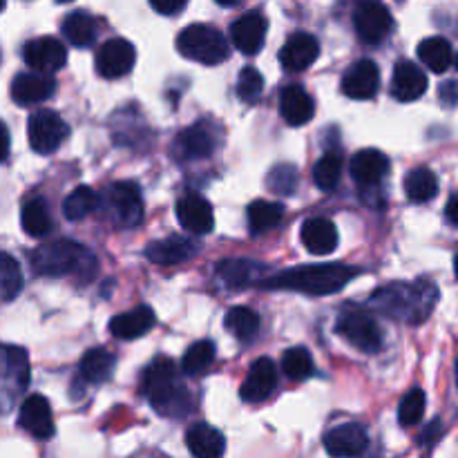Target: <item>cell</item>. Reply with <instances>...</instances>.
Instances as JSON below:
<instances>
[{
  "mask_svg": "<svg viewBox=\"0 0 458 458\" xmlns=\"http://www.w3.org/2000/svg\"><path fill=\"white\" fill-rule=\"evenodd\" d=\"M31 268L36 276L63 277L81 276L83 280L97 273V259L85 246L72 240H56L52 244H43L31 253Z\"/></svg>",
  "mask_w": 458,
  "mask_h": 458,
  "instance_id": "cell-4",
  "label": "cell"
},
{
  "mask_svg": "<svg viewBox=\"0 0 458 458\" xmlns=\"http://www.w3.org/2000/svg\"><path fill=\"white\" fill-rule=\"evenodd\" d=\"M369 445L367 429L358 423H347L334 428L325 437V447L334 458H356Z\"/></svg>",
  "mask_w": 458,
  "mask_h": 458,
  "instance_id": "cell-17",
  "label": "cell"
},
{
  "mask_svg": "<svg viewBox=\"0 0 458 458\" xmlns=\"http://www.w3.org/2000/svg\"><path fill=\"white\" fill-rule=\"evenodd\" d=\"M9 155V130L7 125L0 123V161L7 159Z\"/></svg>",
  "mask_w": 458,
  "mask_h": 458,
  "instance_id": "cell-47",
  "label": "cell"
},
{
  "mask_svg": "<svg viewBox=\"0 0 458 458\" xmlns=\"http://www.w3.org/2000/svg\"><path fill=\"white\" fill-rule=\"evenodd\" d=\"M215 273L228 289H246V286L264 282V267L253 259H222L215 267Z\"/></svg>",
  "mask_w": 458,
  "mask_h": 458,
  "instance_id": "cell-23",
  "label": "cell"
},
{
  "mask_svg": "<svg viewBox=\"0 0 458 458\" xmlns=\"http://www.w3.org/2000/svg\"><path fill=\"white\" fill-rule=\"evenodd\" d=\"M114 356H112L107 349H89V352H85V356L81 358V378H83L85 383L92 385L107 383V380L112 378V374H114Z\"/></svg>",
  "mask_w": 458,
  "mask_h": 458,
  "instance_id": "cell-30",
  "label": "cell"
},
{
  "mask_svg": "<svg viewBox=\"0 0 458 458\" xmlns=\"http://www.w3.org/2000/svg\"><path fill=\"white\" fill-rule=\"evenodd\" d=\"M456 70H458V54H456Z\"/></svg>",
  "mask_w": 458,
  "mask_h": 458,
  "instance_id": "cell-52",
  "label": "cell"
},
{
  "mask_svg": "<svg viewBox=\"0 0 458 458\" xmlns=\"http://www.w3.org/2000/svg\"><path fill=\"white\" fill-rule=\"evenodd\" d=\"M155 311L150 307H146V304H141V307L132 309V311L112 318L110 334L119 340L141 338V335H146L155 327Z\"/></svg>",
  "mask_w": 458,
  "mask_h": 458,
  "instance_id": "cell-29",
  "label": "cell"
},
{
  "mask_svg": "<svg viewBox=\"0 0 458 458\" xmlns=\"http://www.w3.org/2000/svg\"><path fill=\"white\" fill-rule=\"evenodd\" d=\"M389 173V159L380 150H360L352 159V174L360 186L376 188L383 182L385 174Z\"/></svg>",
  "mask_w": 458,
  "mask_h": 458,
  "instance_id": "cell-27",
  "label": "cell"
},
{
  "mask_svg": "<svg viewBox=\"0 0 458 458\" xmlns=\"http://www.w3.org/2000/svg\"><path fill=\"white\" fill-rule=\"evenodd\" d=\"M335 331L362 353H376L383 347V329L369 311L347 307L338 318Z\"/></svg>",
  "mask_w": 458,
  "mask_h": 458,
  "instance_id": "cell-6",
  "label": "cell"
},
{
  "mask_svg": "<svg viewBox=\"0 0 458 458\" xmlns=\"http://www.w3.org/2000/svg\"><path fill=\"white\" fill-rule=\"evenodd\" d=\"M177 219L183 231L195 233V235H208L215 228V213L213 206L201 195H183L174 206Z\"/></svg>",
  "mask_w": 458,
  "mask_h": 458,
  "instance_id": "cell-14",
  "label": "cell"
},
{
  "mask_svg": "<svg viewBox=\"0 0 458 458\" xmlns=\"http://www.w3.org/2000/svg\"><path fill=\"white\" fill-rule=\"evenodd\" d=\"M456 385H458V360H456Z\"/></svg>",
  "mask_w": 458,
  "mask_h": 458,
  "instance_id": "cell-50",
  "label": "cell"
},
{
  "mask_svg": "<svg viewBox=\"0 0 458 458\" xmlns=\"http://www.w3.org/2000/svg\"><path fill=\"white\" fill-rule=\"evenodd\" d=\"M356 276L358 271L344 267V264H311V267H298L267 277L262 286L264 289L298 291V293L307 295H331L343 291L344 284Z\"/></svg>",
  "mask_w": 458,
  "mask_h": 458,
  "instance_id": "cell-2",
  "label": "cell"
},
{
  "mask_svg": "<svg viewBox=\"0 0 458 458\" xmlns=\"http://www.w3.org/2000/svg\"><path fill=\"white\" fill-rule=\"evenodd\" d=\"M277 387V369L273 365L271 358H258V360L250 365L249 376L242 383V401L246 403H259L264 398H268L273 394V389Z\"/></svg>",
  "mask_w": 458,
  "mask_h": 458,
  "instance_id": "cell-18",
  "label": "cell"
},
{
  "mask_svg": "<svg viewBox=\"0 0 458 458\" xmlns=\"http://www.w3.org/2000/svg\"><path fill=\"white\" fill-rule=\"evenodd\" d=\"M425 89H428V76L419 65H414L411 61H401L394 67L392 94L396 101H416L423 97Z\"/></svg>",
  "mask_w": 458,
  "mask_h": 458,
  "instance_id": "cell-22",
  "label": "cell"
},
{
  "mask_svg": "<svg viewBox=\"0 0 458 458\" xmlns=\"http://www.w3.org/2000/svg\"><path fill=\"white\" fill-rule=\"evenodd\" d=\"M56 89V81L38 72H22L12 81V98L18 106H36L47 101Z\"/></svg>",
  "mask_w": 458,
  "mask_h": 458,
  "instance_id": "cell-19",
  "label": "cell"
},
{
  "mask_svg": "<svg viewBox=\"0 0 458 458\" xmlns=\"http://www.w3.org/2000/svg\"><path fill=\"white\" fill-rule=\"evenodd\" d=\"M21 224L22 231L30 237H45L52 231V217H49V208L45 199L34 197L27 201L21 210Z\"/></svg>",
  "mask_w": 458,
  "mask_h": 458,
  "instance_id": "cell-34",
  "label": "cell"
},
{
  "mask_svg": "<svg viewBox=\"0 0 458 458\" xmlns=\"http://www.w3.org/2000/svg\"><path fill=\"white\" fill-rule=\"evenodd\" d=\"M107 210H110L112 219L116 226L121 228H134L141 224L143 219V199L141 191L137 183L132 182H119L112 183L107 188L106 195Z\"/></svg>",
  "mask_w": 458,
  "mask_h": 458,
  "instance_id": "cell-9",
  "label": "cell"
},
{
  "mask_svg": "<svg viewBox=\"0 0 458 458\" xmlns=\"http://www.w3.org/2000/svg\"><path fill=\"white\" fill-rule=\"evenodd\" d=\"M280 114L289 125H304L316 114L313 98L302 85H286L280 94Z\"/></svg>",
  "mask_w": 458,
  "mask_h": 458,
  "instance_id": "cell-25",
  "label": "cell"
},
{
  "mask_svg": "<svg viewBox=\"0 0 458 458\" xmlns=\"http://www.w3.org/2000/svg\"><path fill=\"white\" fill-rule=\"evenodd\" d=\"M282 369L291 380H307L313 374V358L304 347H293L282 356Z\"/></svg>",
  "mask_w": 458,
  "mask_h": 458,
  "instance_id": "cell-41",
  "label": "cell"
},
{
  "mask_svg": "<svg viewBox=\"0 0 458 458\" xmlns=\"http://www.w3.org/2000/svg\"><path fill=\"white\" fill-rule=\"evenodd\" d=\"M419 58L434 74H443L454 61V54H452V45L443 36H429L419 45Z\"/></svg>",
  "mask_w": 458,
  "mask_h": 458,
  "instance_id": "cell-32",
  "label": "cell"
},
{
  "mask_svg": "<svg viewBox=\"0 0 458 458\" xmlns=\"http://www.w3.org/2000/svg\"><path fill=\"white\" fill-rule=\"evenodd\" d=\"M438 192V179L429 168H414L405 177V195L414 204L432 201Z\"/></svg>",
  "mask_w": 458,
  "mask_h": 458,
  "instance_id": "cell-33",
  "label": "cell"
},
{
  "mask_svg": "<svg viewBox=\"0 0 458 458\" xmlns=\"http://www.w3.org/2000/svg\"><path fill=\"white\" fill-rule=\"evenodd\" d=\"M264 89V79L255 67H244L240 72V79H237V94H240L242 101H255V98L262 94Z\"/></svg>",
  "mask_w": 458,
  "mask_h": 458,
  "instance_id": "cell-44",
  "label": "cell"
},
{
  "mask_svg": "<svg viewBox=\"0 0 458 458\" xmlns=\"http://www.w3.org/2000/svg\"><path fill=\"white\" fill-rule=\"evenodd\" d=\"M340 174H343V159L338 152H327L313 168V182L320 191L329 192L340 183Z\"/></svg>",
  "mask_w": 458,
  "mask_h": 458,
  "instance_id": "cell-39",
  "label": "cell"
},
{
  "mask_svg": "<svg viewBox=\"0 0 458 458\" xmlns=\"http://www.w3.org/2000/svg\"><path fill=\"white\" fill-rule=\"evenodd\" d=\"M186 445L195 458H222L226 452L224 434L208 423L192 425L186 432Z\"/></svg>",
  "mask_w": 458,
  "mask_h": 458,
  "instance_id": "cell-28",
  "label": "cell"
},
{
  "mask_svg": "<svg viewBox=\"0 0 458 458\" xmlns=\"http://www.w3.org/2000/svg\"><path fill=\"white\" fill-rule=\"evenodd\" d=\"M177 49L188 61L219 65L228 58V40L215 27L191 25L179 34Z\"/></svg>",
  "mask_w": 458,
  "mask_h": 458,
  "instance_id": "cell-5",
  "label": "cell"
},
{
  "mask_svg": "<svg viewBox=\"0 0 458 458\" xmlns=\"http://www.w3.org/2000/svg\"><path fill=\"white\" fill-rule=\"evenodd\" d=\"M353 25L362 43L378 45L387 38L394 27V18L389 9L380 3H362L353 13Z\"/></svg>",
  "mask_w": 458,
  "mask_h": 458,
  "instance_id": "cell-12",
  "label": "cell"
},
{
  "mask_svg": "<svg viewBox=\"0 0 458 458\" xmlns=\"http://www.w3.org/2000/svg\"><path fill=\"white\" fill-rule=\"evenodd\" d=\"M380 88V70L374 61L369 58H362L356 65H352L347 70V74L343 76V92L349 98H356V101H367V98H374L376 92Z\"/></svg>",
  "mask_w": 458,
  "mask_h": 458,
  "instance_id": "cell-16",
  "label": "cell"
},
{
  "mask_svg": "<svg viewBox=\"0 0 458 458\" xmlns=\"http://www.w3.org/2000/svg\"><path fill=\"white\" fill-rule=\"evenodd\" d=\"M447 219H450L452 224H454V226H458V195L456 197H452L450 201H447Z\"/></svg>",
  "mask_w": 458,
  "mask_h": 458,
  "instance_id": "cell-48",
  "label": "cell"
},
{
  "mask_svg": "<svg viewBox=\"0 0 458 458\" xmlns=\"http://www.w3.org/2000/svg\"><path fill=\"white\" fill-rule=\"evenodd\" d=\"M318 54H320V45H318L316 36L298 31L280 49V63L284 65V70L302 72L316 63Z\"/></svg>",
  "mask_w": 458,
  "mask_h": 458,
  "instance_id": "cell-21",
  "label": "cell"
},
{
  "mask_svg": "<svg viewBox=\"0 0 458 458\" xmlns=\"http://www.w3.org/2000/svg\"><path fill=\"white\" fill-rule=\"evenodd\" d=\"M213 150H215L213 134H210V130L201 123L182 130V132L174 137V143H173V155L177 157L179 161L206 159V157L213 155Z\"/></svg>",
  "mask_w": 458,
  "mask_h": 458,
  "instance_id": "cell-20",
  "label": "cell"
},
{
  "mask_svg": "<svg viewBox=\"0 0 458 458\" xmlns=\"http://www.w3.org/2000/svg\"><path fill=\"white\" fill-rule=\"evenodd\" d=\"M30 385V360L18 347H0V410Z\"/></svg>",
  "mask_w": 458,
  "mask_h": 458,
  "instance_id": "cell-8",
  "label": "cell"
},
{
  "mask_svg": "<svg viewBox=\"0 0 458 458\" xmlns=\"http://www.w3.org/2000/svg\"><path fill=\"white\" fill-rule=\"evenodd\" d=\"M192 255H195V246H192L191 240H186L182 235L150 242L146 246V258L152 264H159V267H174V264H182L186 259H191Z\"/></svg>",
  "mask_w": 458,
  "mask_h": 458,
  "instance_id": "cell-26",
  "label": "cell"
},
{
  "mask_svg": "<svg viewBox=\"0 0 458 458\" xmlns=\"http://www.w3.org/2000/svg\"><path fill=\"white\" fill-rule=\"evenodd\" d=\"M267 18L262 12L253 9V12L244 13L237 18L231 25V43L240 49L242 54H258L264 47V38H267Z\"/></svg>",
  "mask_w": 458,
  "mask_h": 458,
  "instance_id": "cell-13",
  "label": "cell"
},
{
  "mask_svg": "<svg viewBox=\"0 0 458 458\" xmlns=\"http://www.w3.org/2000/svg\"><path fill=\"white\" fill-rule=\"evenodd\" d=\"M425 414V394L423 389H411L410 394H405V398L401 401L398 407V420L405 428H414L423 420Z\"/></svg>",
  "mask_w": 458,
  "mask_h": 458,
  "instance_id": "cell-42",
  "label": "cell"
},
{
  "mask_svg": "<svg viewBox=\"0 0 458 458\" xmlns=\"http://www.w3.org/2000/svg\"><path fill=\"white\" fill-rule=\"evenodd\" d=\"M300 235H302V244L307 246L309 253H313V255L334 253L335 246H338V240H340L335 224L331 222V219H325V217L307 219V222L302 224V231H300Z\"/></svg>",
  "mask_w": 458,
  "mask_h": 458,
  "instance_id": "cell-24",
  "label": "cell"
},
{
  "mask_svg": "<svg viewBox=\"0 0 458 458\" xmlns=\"http://www.w3.org/2000/svg\"><path fill=\"white\" fill-rule=\"evenodd\" d=\"M134 61H137V52H134V45L130 40L110 38L97 52L94 65L103 79H121V76L132 72Z\"/></svg>",
  "mask_w": 458,
  "mask_h": 458,
  "instance_id": "cell-10",
  "label": "cell"
},
{
  "mask_svg": "<svg viewBox=\"0 0 458 458\" xmlns=\"http://www.w3.org/2000/svg\"><path fill=\"white\" fill-rule=\"evenodd\" d=\"M22 289L21 264L7 253H0V300L9 302L16 298Z\"/></svg>",
  "mask_w": 458,
  "mask_h": 458,
  "instance_id": "cell-38",
  "label": "cell"
},
{
  "mask_svg": "<svg viewBox=\"0 0 458 458\" xmlns=\"http://www.w3.org/2000/svg\"><path fill=\"white\" fill-rule=\"evenodd\" d=\"M98 208V195L89 186H79L65 197L63 201V215L70 222H79V219L88 217Z\"/></svg>",
  "mask_w": 458,
  "mask_h": 458,
  "instance_id": "cell-36",
  "label": "cell"
},
{
  "mask_svg": "<svg viewBox=\"0 0 458 458\" xmlns=\"http://www.w3.org/2000/svg\"><path fill=\"white\" fill-rule=\"evenodd\" d=\"M438 300V289L434 282L419 280L414 284H387L371 295V307L389 318H398L410 325H420L428 320Z\"/></svg>",
  "mask_w": 458,
  "mask_h": 458,
  "instance_id": "cell-1",
  "label": "cell"
},
{
  "mask_svg": "<svg viewBox=\"0 0 458 458\" xmlns=\"http://www.w3.org/2000/svg\"><path fill=\"white\" fill-rule=\"evenodd\" d=\"M22 58L34 72L52 76V72H58L67 63V49L54 36H40L22 47Z\"/></svg>",
  "mask_w": 458,
  "mask_h": 458,
  "instance_id": "cell-11",
  "label": "cell"
},
{
  "mask_svg": "<svg viewBox=\"0 0 458 458\" xmlns=\"http://www.w3.org/2000/svg\"><path fill=\"white\" fill-rule=\"evenodd\" d=\"M27 137H30L31 150L38 155H52L70 137V125L56 112L38 110L30 116Z\"/></svg>",
  "mask_w": 458,
  "mask_h": 458,
  "instance_id": "cell-7",
  "label": "cell"
},
{
  "mask_svg": "<svg viewBox=\"0 0 458 458\" xmlns=\"http://www.w3.org/2000/svg\"><path fill=\"white\" fill-rule=\"evenodd\" d=\"M141 389L146 394L148 403L159 411L161 416L177 419L186 416L192 401L188 389L179 383L177 369L168 358H155L150 365L143 369Z\"/></svg>",
  "mask_w": 458,
  "mask_h": 458,
  "instance_id": "cell-3",
  "label": "cell"
},
{
  "mask_svg": "<svg viewBox=\"0 0 458 458\" xmlns=\"http://www.w3.org/2000/svg\"><path fill=\"white\" fill-rule=\"evenodd\" d=\"M215 344L210 340H201V343H195L191 349L186 352L182 360V369L183 374L188 376H197L201 371L208 369L215 360Z\"/></svg>",
  "mask_w": 458,
  "mask_h": 458,
  "instance_id": "cell-40",
  "label": "cell"
},
{
  "mask_svg": "<svg viewBox=\"0 0 458 458\" xmlns=\"http://www.w3.org/2000/svg\"><path fill=\"white\" fill-rule=\"evenodd\" d=\"M267 186L268 191L276 192V195H291V192L298 188V170L289 164H280L267 174Z\"/></svg>",
  "mask_w": 458,
  "mask_h": 458,
  "instance_id": "cell-43",
  "label": "cell"
},
{
  "mask_svg": "<svg viewBox=\"0 0 458 458\" xmlns=\"http://www.w3.org/2000/svg\"><path fill=\"white\" fill-rule=\"evenodd\" d=\"M18 425L25 429L27 434H31L34 438H52L54 437V419H52V407H49L47 398L34 396L25 398L18 411Z\"/></svg>",
  "mask_w": 458,
  "mask_h": 458,
  "instance_id": "cell-15",
  "label": "cell"
},
{
  "mask_svg": "<svg viewBox=\"0 0 458 458\" xmlns=\"http://www.w3.org/2000/svg\"><path fill=\"white\" fill-rule=\"evenodd\" d=\"M224 327L237 340H250L259 331V316L249 307H233L224 318Z\"/></svg>",
  "mask_w": 458,
  "mask_h": 458,
  "instance_id": "cell-37",
  "label": "cell"
},
{
  "mask_svg": "<svg viewBox=\"0 0 458 458\" xmlns=\"http://www.w3.org/2000/svg\"><path fill=\"white\" fill-rule=\"evenodd\" d=\"M454 271H456V280H458V255H456V259H454Z\"/></svg>",
  "mask_w": 458,
  "mask_h": 458,
  "instance_id": "cell-49",
  "label": "cell"
},
{
  "mask_svg": "<svg viewBox=\"0 0 458 458\" xmlns=\"http://www.w3.org/2000/svg\"><path fill=\"white\" fill-rule=\"evenodd\" d=\"M438 98H441L443 106L456 107L458 106V81H445V83L438 88Z\"/></svg>",
  "mask_w": 458,
  "mask_h": 458,
  "instance_id": "cell-46",
  "label": "cell"
},
{
  "mask_svg": "<svg viewBox=\"0 0 458 458\" xmlns=\"http://www.w3.org/2000/svg\"><path fill=\"white\" fill-rule=\"evenodd\" d=\"M150 7L164 16H174V13L186 9V0H152Z\"/></svg>",
  "mask_w": 458,
  "mask_h": 458,
  "instance_id": "cell-45",
  "label": "cell"
},
{
  "mask_svg": "<svg viewBox=\"0 0 458 458\" xmlns=\"http://www.w3.org/2000/svg\"><path fill=\"white\" fill-rule=\"evenodd\" d=\"M3 9H4V3H3V0H0V12H3Z\"/></svg>",
  "mask_w": 458,
  "mask_h": 458,
  "instance_id": "cell-51",
  "label": "cell"
},
{
  "mask_svg": "<svg viewBox=\"0 0 458 458\" xmlns=\"http://www.w3.org/2000/svg\"><path fill=\"white\" fill-rule=\"evenodd\" d=\"M61 31L74 47H89L94 43V38H97L98 25L92 13L81 12L79 9V12L67 13L61 25Z\"/></svg>",
  "mask_w": 458,
  "mask_h": 458,
  "instance_id": "cell-31",
  "label": "cell"
},
{
  "mask_svg": "<svg viewBox=\"0 0 458 458\" xmlns=\"http://www.w3.org/2000/svg\"><path fill=\"white\" fill-rule=\"evenodd\" d=\"M249 215V226L250 231L258 235V233L268 231V228H276L277 224L284 217V206L277 204V201H253L246 210Z\"/></svg>",
  "mask_w": 458,
  "mask_h": 458,
  "instance_id": "cell-35",
  "label": "cell"
}]
</instances>
